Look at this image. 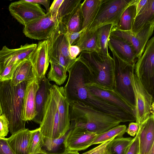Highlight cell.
Listing matches in <instances>:
<instances>
[{
  "instance_id": "obj_4",
  "label": "cell",
  "mask_w": 154,
  "mask_h": 154,
  "mask_svg": "<svg viewBox=\"0 0 154 154\" xmlns=\"http://www.w3.org/2000/svg\"><path fill=\"white\" fill-rule=\"evenodd\" d=\"M89 72V82L103 88L113 90L114 63L110 55L83 51L80 55Z\"/></svg>"
},
{
  "instance_id": "obj_27",
  "label": "cell",
  "mask_w": 154,
  "mask_h": 154,
  "mask_svg": "<svg viewBox=\"0 0 154 154\" xmlns=\"http://www.w3.org/2000/svg\"><path fill=\"white\" fill-rule=\"evenodd\" d=\"M75 44L79 48L81 52H100L97 43L96 31L94 32L88 29H85L72 45Z\"/></svg>"
},
{
  "instance_id": "obj_20",
  "label": "cell",
  "mask_w": 154,
  "mask_h": 154,
  "mask_svg": "<svg viewBox=\"0 0 154 154\" xmlns=\"http://www.w3.org/2000/svg\"><path fill=\"white\" fill-rule=\"evenodd\" d=\"M108 46L121 59L130 64L135 65L137 59V54L132 44L118 38L110 35Z\"/></svg>"
},
{
  "instance_id": "obj_35",
  "label": "cell",
  "mask_w": 154,
  "mask_h": 154,
  "mask_svg": "<svg viewBox=\"0 0 154 154\" xmlns=\"http://www.w3.org/2000/svg\"><path fill=\"white\" fill-rule=\"evenodd\" d=\"M81 0H63L57 13V22L62 21L72 13L81 3Z\"/></svg>"
},
{
  "instance_id": "obj_19",
  "label": "cell",
  "mask_w": 154,
  "mask_h": 154,
  "mask_svg": "<svg viewBox=\"0 0 154 154\" xmlns=\"http://www.w3.org/2000/svg\"><path fill=\"white\" fill-rule=\"evenodd\" d=\"M39 84L36 79L28 82L25 90L22 114L23 120H32L36 114L35 97Z\"/></svg>"
},
{
  "instance_id": "obj_23",
  "label": "cell",
  "mask_w": 154,
  "mask_h": 154,
  "mask_svg": "<svg viewBox=\"0 0 154 154\" xmlns=\"http://www.w3.org/2000/svg\"><path fill=\"white\" fill-rule=\"evenodd\" d=\"M52 85L45 76L39 84V87L35 97L36 114L32 120L40 124L42 119L44 109L48 96Z\"/></svg>"
},
{
  "instance_id": "obj_15",
  "label": "cell",
  "mask_w": 154,
  "mask_h": 154,
  "mask_svg": "<svg viewBox=\"0 0 154 154\" xmlns=\"http://www.w3.org/2000/svg\"><path fill=\"white\" fill-rule=\"evenodd\" d=\"M87 87L90 92L94 95L135 117L134 109L114 89L100 87L89 82L87 83Z\"/></svg>"
},
{
  "instance_id": "obj_7",
  "label": "cell",
  "mask_w": 154,
  "mask_h": 154,
  "mask_svg": "<svg viewBox=\"0 0 154 154\" xmlns=\"http://www.w3.org/2000/svg\"><path fill=\"white\" fill-rule=\"evenodd\" d=\"M135 0H102L97 15L87 29L95 32L100 27L112 24L116 27L125 9Z\"/></svg>"
},
{
  "instance_id": "obj_18",
  "label": "cell",
  "mask_w": 154,
  "mask_h": 154,
  "mask_svg": "<svg viewBox=\"0 0 154 154\" xmlns=\"http://www.w3.org/2000/svg\"><path fill=\"white\" fill-rule=\"evenodd\" d=\"M97 135L73 127L65 142V150L78 151L85 150L91 146V143Z\"/></svg>"
},
{
  "instance_id": "obj_46",
  "label": "cell",
  "mask_w": 154,
  "mask_h": 154,
  "mask_svg": "<svg viewBox=\"0 0 154 154\" xmlns=\"http://www.w3.org/2000/svg\"><path fill=\"white\" fill-rule=\"evenodd\" d=\"M27 1L32 3L42 4L45 8L46 13L48 12L49 9L50 0H26Z\"/></svg>"
},
{
  "instance_id": "obj_34",
  "label": "cell",
  "mask_w": 154,
  "mask_h": 154,
  "mask_svg": "<svg viewBox=\"0 0 154 154\" xmlns=\"http://www.w3.org/2000/svg\"><path fill=\"white\" fill-rule=\"evenodd\" d=\"M73 127V125L70 123L69 128L67 131L58 138L51 139L44 137L43 146L47 150L53 152L57 151L60 147L63 146L65 147V142Z\"/></svg>"
},
{
  "instance_id": "obj_16",
  "label": "cell",
  "mask_w": 154,
  "mask_h": 154,
  "mask_svg": "<svg viewBox=\"0 0 154 154\" xmlns=\"http://www.w3.org/2000/svg\"><path fill=\"white\" fill-rule=\"evenodd\" d=\"M37 46V44H26L16 49H10L4 46L0 50V72L10 65L28 59Z\"/></svg>"
},
{
  "instance_id": "obj_5",
  "label": "cell",
  "mask_w": 154,
  "mask_h": 154,
  "mask_svg": "<svg viewBox=\"0 0 154 154\" xmlns=\"http://www.w3.org/2000/svg\"><path fill=\"white\" fill-rule=\"evenodd\" d=\"M109 49L113 56L114 90L134 109L135 98L130 77V73L134 72V65L125 61Z\"/></svg>"
},
{
  "instance_id": "obj_38",
  "label": "cell",
  "mask_w": 154,
  "mask_h": 154,
  "mask_svg": "<svg viewBox=\"0 0 154 154\" xmlns=\"http://www.w3.org/2000/svg\"><path fill=\"white\" fill-rule=\"evenodd\" d=\"M8 121L3 114L0 116V138H5L9 131Z\"/></svg>"
},
{
  "instance_id": "obj_43",
  "label": "cell",
  "mask_w": 154,
  "mask_h": 154,
  "mask_svg": "<svg viewBox=\"0 0 154 154\" xmlns=\"http://www.w3.org/2000/svg\"><path fill=\"white\" fill-rule=\"evenodd\" d=\"M87 29H84L80 31L75 32H69L66 31L65 35L68 40L69 46L73 43L80 36L84 30Z\"/></svg>"
},
{
  "instance_id": "obj_47",
  "label": "cell",
  "mask_w": 154,
  "mask_h": 154,
  "mask_svg": "<svg viewBox=\"0 0 154 154\" xmlns=\"http://www.w3.org/2000/svg\"><path fill=\"white\" fill-rule=\"evenodd\" d=\"M148 1V0H137L136 15L140 10L147 3Z\"/></svg>"
},
{
  "instance_id": "obj_12",
  "label": "cell",
  "mask_w": 154,
  "mask_h": 154,
  "mask_svg": "<svg viewBox=\"0 0 154 154\" xmlns=\"http://www.w3.org/2000/svg\"><path fill=\"white\" fill-rule=\"evenodd\" d=\"M154 29V21H153L136 33H132L130 31L116 29L113 28L110 35L118 38L132 44L136 51L138 59L143 53L148 41L153 34Z\"/></svg>"
},
{
  "instance_id": "obj_45",
  "label": "cell",
  "mask_w": 154,
  "mask_h": 154,
  "mask_svg": "<svg viewBox=\"0 0 154 154\" xmlns=\"http://www.w3.org/2000/svg\"><path fill=\"white\" fill-rule=\"evenodd\" d=\"M81 52L79 48L75 45H72L69 46V52L71 59L75 60L77 56Z\"/></svg>"
},
{
  "instance_id": "obj_1",
  "label": "cell",
  "mask_w": 154,
  "mask_h": 154,
  "mask_svg": "<svg viewBox=\"0 0 154 154\" xmlns=\"http://www.w3.org/2000/svg\"><path fill=\"white\" fill-rule=\"evenodd\" d=\"M67 72L69 78L63 88L69 102L79 101L101 112H106L109 103L93 95L87 88V84L89 82V72L80 55Z\"/></svg>"
},
{
  "instance_id": "obj_50",
  "label": "cell",
  "mask_w": 154,
  "mask_h": 154,
  "mask_svg": "<svg viewBox=\"0 0 154 154\" xmlns=\"http://www.w3.org/2000/svg\"><path fill=\"white\" fill-rule=\"evenodd\" d=\"M147 154H154V146L152 147Z\"/></svg>"
},
{
  "instance_id": "obj_17",
  "label": "cell",
  "mask_w": 154,
  "mask_h": 154,
  "mask_svg": "<svg viewBox=\"0 0 154 154\" xmlns=\"http://www.w3.org/2000/svg\"><path fill=\"white\" fill-rule=\"evenodd\" d=\"M51 90L59 116L60 129L64 134L68 130L70 125L69 102L63 87H59L54 84L52 85Z\"/></svg>"
},
{
  "instance_id": "obj_6",
  "label": "cell",
  "mask_w": 154,
  "mask_h": 154,
  "mask_svg": "<svg viewBox=\"0 0 154 154\" xmlns=\"http://www.w3.org/2000/svg\"><path fill=\"white\" fill-rule=\"evenodd\" d=\"M66 31L62 21L58 22L56 29L47 40L49 62L58 64L67 71L75 60L70 56L69 45L65 35Z\"/></svg>"
},
{
  "instance_id": "obj_36",
  "label": "cell",
  "mask_w": 154,
  "mask_h": 154,
  "mask_svg": "<svg viewBox=\"0 0 154 154\" xmlns=\"http://www.w3.org/2000/svg\"><path fill=\"white\" fill-rule=\"evenodd\" d=\"M30 132L29 154H32L42 149L44 146V137L39 128Z\"/></svg>"
},
{
  "instance_id": "obj_13",
  "label": "cell",
  "mask_w": 154,
  "mask_h": 154,
  "mask_svg": "<svg viewBox=\"0 0 154 154\" xmlns=\"http://www.w3.org/2000/svg\"><path fill=\"white\" fill-rule=\"evenodd\" d=\"M57 23V21L51 17L48 12L45 16L26 24L24 26L23 33L31 39L47 40Z\"/></svg>"
},
{
  "instance_id": "obj_31",
  "label": "cell",
  "mask_w": 154,
  "mask_h": 154,
  "mask_svg": "<svg viewBox=\"0 0 154 154\" xmlns=\"http://www.w3.org/2000/svg\"><path fill=\"white\" fill-rule=\"evenodd\" d=\"M133 139L122 137L114 138L107 146V154H126Z\"/></svg>"
},
{
  "instance_id": "obj_37",
  "label": "cell",
  "mask_w": 154,
  "mask_h": 154,
  "mask_svg": "<svg viewBox=\"0 0 154 154\" xmlns=\"http://www.w3.org/2000/svg\"><path fill=\"white\" fill-rule=\"evenodd\" d=\"M22 61L8 66L0 72V82L11 80L16 69Z\"/></svg>"
},
{
  "instance_id": "obj_48",
  "label": "cell",
  "mask_w": 154,
  "mask_h": 154,
  "mask_svg": "<svg viewBox=\"0 0 154 154\" xmlns=\"http://www.w3.org/2000/svg\"><path fill=\"white\" fill-rule=\"evenodd\" d=\"M61 154H79L78 151L65 150Z\"/></svg>"
},
{
  "instance_id": "obj_29",
  "label": "cell",
  "mask_w": 154,
  "mask_h": 154,
  "mask_svg": "<svg viewBox=\"0 0 154 154\" xmlns=\"http://www.w3.org/2000/svg\"><path fill=\"white\" fill-rule=\"evenodd\" d=\"M128 6L122 13L117 26L113 28L122 31H131L136 16V2Z\"/></svg>"
},
{
  "instance_id": "obj_30",
  "label": "cell",
  "mask_w": 154,
  "mask_h": 154,
  "mask_svg": "<svg viewBox=\"0 0 154 154\" xmlns=\"http://www.w3.org/2000/svg\"><path fill=\"white\" fill-rule=\"evenodd\" d=\"M114 27L110 24L101 26L96 31V40L99 53L105 56L110 55L108 51V43L111 31Z\"/></svg>"
},
{
  "instance_id": "obj_41",
  "label": "cell",
  "mask_w": 154,
  "mask_h": 154,
  "mask_svg": "<svg viewBox=\"0 0 154 154\" xmlns=\"http://www.w3.org/2000/svg\"><path fill=\"white\" fill-rule=\"evenodd\" d=\"M0 154H16L9 145L6 138H0Z\"/></svg>"
},
{
  "instance_id": "obj_26",
  "label": "cell",
  "mask_w": 154,
  "mask_h": 154,
  "mask_svg": "<svg viewBox=\"0 0 154 154\" xmlns=\"http://www.w3.org/2000/svg\"><path fill=\"white\" fill-rule=\"evenodd\" d=\"M102 0H85L81 3L83 18L82 29H88L94 20Z\"/></svg>"
},
{
  "instance_id": "obj_21",
  "label": "cell",
  "mask_w": 154,
  "mask_h": 154,
  "mask_svg": "<svg viewBox=\"0 0 154 154\" xmlns=\"http://www.w3.org/2000/svg\"><path fill=\"white\" fill-rule=\"evenodd\" d=\"M139 154H147L154 146V116L149 118L140 125Z\"/></svg>"
},
{
  "instance_id": "obj_3",
  "label": "cell",
  "mask_w": 154,
  "mask_h": 154,
  "mask_svg": "<svg viewBox=\"0 0 154 154\" xmlns=\"http://www.w3.org/2000/svg\"><path fill=\"white\" fill-rule=\"evenodd\" d=\"M28 82L23 81L14 86L10 85V81L0 82V103L2 114L8 121L9 131L11 134L25 128L26 122L22 120V114L25 91Z\"/></svg>"
},
{
  "instance_id": "obj_8",
  "label": "cell",
  "mask_w": 154,
  "mask_h": 154,
  "mask_svg": "<svg viewBox=\"0 0 154 154\" xmlns=\"http://www.w3.org/2000/svg\"><path fill=\"white\" fill-rule=\"evenodd\" d=\"M134 73L148 92L154 97V37L148 41L142 55L134 65Z\"/></svg>"
},
{
  "instance_id": "obj_28",
  "label": "cell",
  "mask_w": 154,
  "mask_h": 154,
  "mask_svg": "<svg viewBox=\"0 0 154 154\" xmlns=\"http://www.w3.org/2000/svg\"><path fill=\"white\" fill-rule=\"evenodd\" d=\"M81 4V3L72 13L61 21L67 32H78L82 29L83 20Z\"/></svg>"
},
{
  "instance_id": "obj_9",
  "label": "cell",
  "mask_w": 154,
  "mask_h": 154,
  "mask_svg": "<svg viewBox=\"0 0 154 154\" xmlns=\"http://www.w3.org/2000/svg\"><path fill=\"white\" fill-rule=\"evenodd\" d=\"M130 77L135 100V121L140 125L154 114V97L144 87L134 72L130 73Z\"/></svg>"
},
{
  "instance_id": "obj_24",
  "label": "cell",
  "mask_w": 154,
  "mask_h": 154,
  "mask_svg": "<svg viewBox=\"0 0 154 154\" xmlns=\"http://www.w3.org/2000/svg\"><path fill=\"white\" fill-rule=\"evenodd\" d=\"M153 21H154V0H148L136 15L130 31L133 33H137Z\"/></svg>"
},
{
  "instance_id": "obj_32",
  "label": "cell",
  "mask_w": 154,
  "mask_h": 154,
  "mask_svg": "<svg viewBox=\"0 0 154 154\" xmlns=\"http://www.w3.org/2000/svg\"><path fill=\"white\" fill-rule=\"evenodd\" d=\"M126 125H119L102 133L98 134L91 143V145L101 144L116 138L122 137L126 133Z\"/></svg>"
},
{
  "instance_id": "obj_25",
  "label": "cell",
  "mask_w": 154,
  "mask_h": 154,
  "mask_svg": "<svg viewBox=\"0 0 154 154\" xmlns=\"http://www.w3.org/2000/svg\"><path fill=\"white\" fill-rule=\"evenodd\" d=\"M35 79L32 63L28 59L22 60L16 69L10 81L12 86H16L23 81L30 82Z\"/></svg>"
},
{
  "instance_id": "obj_49",
  "label": "cell",
  "mask_w": 154,
  "mask_h": 154,
  "mask_svg": "<svg viewBox=\"0 0 154 154\" xmlns=\"http://www.w3.org/2000/svg\"><path fill=\"white\" fill-rule=\"evenodd\" d=\"M32 154H56L53 153H51L49 152H47L44 150L42 149L36 152H35Z\"/></svg>"
},
{
  "instance_id": "obj_14",
  "label": "cell",
  "mask_w": 154,
  "mask_h": 154,
  "mask_svg": "<svg viewBox=\"0 0 154 154\" xmlns=\"http://www.w3.org/2000/svg\"><path fill=\"white\" fill-rule=\"evenodd\" d=\"M28 59L32 63L35 79L39 84L45 76L50 63L48 41L45 40L39 42Z\"/></svg>"
},
{
  "instance_id": "obj_42",
  "label": "cell",
  "mask_w": 154,
  "mask_h": 154,
  "mask_svg": "<svg viewBox=\"0 0 154 154\" xmlns=\"http://www.w3.org/2000/svg\"><path fill=\"white\" fill-rule=\"evenodd\" d=\"M63 1V0H54L49 8V12L51 17L55 20H57L58 10Z\"/></svg>"
},
{
  "instance_id": "obj_2",
  "label": "cell",
  "mask_w": 154,
  "mask_h": 154,
  "mask_svg": "<svg viewBox=\"0 0 154 154\" xmlns=\"http://www.w3.org/2000/svg\"><path fill=\"white\" fill-rule=\"evenodd\" d=\"M70 123L82 131L99 134L122 122L116 118L79 101L69 103Z\"/></svg>"
},
{
  "instance_id": "obj_39",
  "label": "cell",
  "mask_w": 154,
  "mask_h": 154,
  "mask_svg": "<svg viewBox=\"0 0 154 154\" xmlns=\"http://www.w3.org/2000/svg\"><path fill=\"white\" fill-rule=\"evenodd\" d=\"M115 138L101 143L97 146L82 154H107V146L109 143Z\"/></svg>"
},
{
  "instance_id": "obj_10",
  "label": "cell",
  "mask_w": 154,
  "mask_h": 154,
  "mask_svg": "<svg viewBox=\"0 0 154 154\" xmlns=\"http://www.w3.org/2000/svg\"><path fill=\"white\" fill-rule=\"evenodd\" d=\"M40 125V130L44 137L55 139L64 135L60 129L59 116L51 88Z\"/></svg>"
},
{
  "instance_id": "obj_52",
  "label": "cell",
  "mask_w": 154,
  "mask_h": 154,
  "mask_svg": "<svg viewBox=\"0 0 154 154\" xmlns=\"http://www.w3.org/2000/svg\"></svg>"
},
{
  "instance_id": "obj_44",
  "label": "cell",
  "mask_w": 154,
  "mask_h": 154,
  "mask_svg": "<svg viewBox=\"0 0 154 154\" xmlns=\"http://www.w3.org/2000/svg\"><path fill=\"white\" fill-rule=\"evenodd\" d=\"M140 125L136 122H131L129 123L128 127L127 128L126 132L131 136H135L137 133Z\"/></svg>"
},
{
  "instance_id": "obj_33",
  "label": "cell",
  "mask_w": 154,
  "mask_h": 154,
  "mask_svg": "<svg viewBox=\"0 0 154 154\" xmlns=\"http://www.w3.org/2000/svg\"><path fill=\"white\" fill-rule=\"evenodd\" d=\"M51 68L47 74L48 79L54 82L57 85H60L66 81L68 75L67 71L60 65L50 63Z\"/></svg>"
},
{
  "instance_id": "obj_51",
  "label": "cell",
  "mask_w": 154,
  "mask_h": 154,
  "mask_svg": "<svg viewBox=\"0 0 154 154\" xmlns=\"http://www.w3.org/2000/svg\"><path fill=\"white\" fill-rule=\"evenodd\" d=\"M2 114V111L1 104L0 103V116Z\"/></svg>"
},
{
  "instance_id": "obj_11",
  "label": "cell",
  "mask_w": 154,
  "mask_h": 154,
  "mask_svg": "<svg viewBox=\"0 0 154 154\" xmlns=\"http://www.w3.org/2000/svg\"><path fill=\"white\" fill-rule=\"evenodd\" d=\"M8 9L11 15L24 26L46 14L39 4L29 2L26 0L12 2L9 5Z\"/></svg>"
},
{
  "instance_id": "obj_22",
  "label": "cell",
  "mask_w": 154,
  "mask_h": 154,
  "mask_svg": "<svg viewBox=\"0 0 154 154\" xmlns=\"http://www.w3.org/2000/svg\"><path fill=\"white\" fill-rule=\"evenodd\" d=\"M31 132L25 128L19 130L7 138L16 154H29Z\"/></svg>"
},
{
  "instance_id": "obj_40",
  "label": "cell",
  "mask_w": 154,
  "mask_h": 154,
  "mask_svg": "<svg viewBox=\"0 0 154 154\" xmlns=\"http://www.w3.org/2000/svg\"><path fill=\"white\" fill-rule=\"evenodd\" d=\"M139 128L138 132L135 137L133 138L128 149L126 154H139Z\"/></svg>"
}]
</instances>
